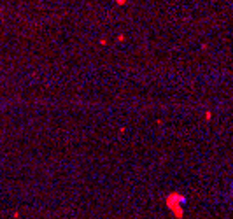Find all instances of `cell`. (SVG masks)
<instances>
[{
	"instance_id": "6da1fadb",
	"label": "cell",
	"mask_w": 233,
	"mask_h": 219,
	"mask_svg": "<svg viewBox=\"0 0 233 219\" xmlns=\"http://www.w3.org/2000/svg\"><path fill=\"white\" fill-rule=\"evenodd\" d=\"M118 2H119V4H124V2H126V0H118Z\"/></svg>"
}]
</instances>
